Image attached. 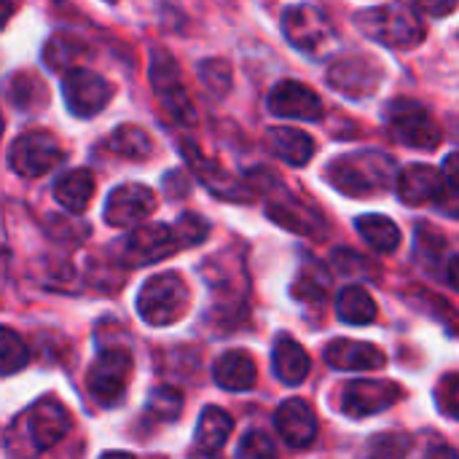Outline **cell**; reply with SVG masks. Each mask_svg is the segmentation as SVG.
I'll return each instance as SVG.
<instances>
[{"instance_id":"1","label":"cell","mask_w":459,"mask_h":459,"mask_svg":"<svg viewBox=\"0 0 459 459\" xmlns=\"http://www.w3.org/2000/svg\"><path fill=\"white\" fill-rule=\"evenodd\" d=\"M328 183L344 196H374L395 183V161L382 151H358L333 159L325 169Z\"/></svg>"},{"instance_id":"2","label":"cell","mask_w":459,"mask_h":459,"mask_svg":"<svg viewBox=\"0 0 459 459\" xmlns=\"http://www.w3.org/2000/svg\"><path fill=\"white\" fill-rule=\"evenodd\" d=\"M355 24L366 38L387 48H414L417 43H422L428 32L422 16L409 3H387V5L366 8L355 16Z\"/></svg>"},{"instance_id":"3","label":"cell","mask_w":459,"mask_h":459,"mask_svg":"<svg viewBox=\"0 0 459 459\" xmlns=\"http://www.w3.org/2000/svg\"><path fill=\"white\" fill-rule=\"evenodd\" d=\"M395 188L403 204L409 207H422L430 202L446 199V212L455 218L457 212V161L446 159L444 172L430 167V164H411L395 178Z\"/></svg>"},{"instance_id":"4","label":"cell","mask_w":459,"mask_h":459,"mask_svg":"<svg viewBox=\"0 0 459 459\" xmlns=\"http://www.w3.org/2000/svg\"><path fill=\"white\" fill-rule=\"evenodd\" d=\"M191 290L178 272H161L145 280L137 293V315L153 328L178 323L188 312Z\"/></svg>"},{"instance_id":"5","label":"cell","mask_w":459,"mask_h":459,"mask_svg":"<svg viewBox=\"0 0 459 459\" xmlns=\"http://www.w3.org/2000/svg\"><path fill=\"white\" fill-rule=\"evenodd\" d=\"M385 118H387V126H390L393 137H398L409 148L433 151L444 140L441 126L433 118V113L425 105L414 102V100H406V97L393 100L387 105V110H385Z\"/></svg>"},{"instance_id":"6","label":"cell","mask_w":459,"mask_h":459,"mask_svg":"<svg viewBox=\"0 0 459 459\" xmlns=\"http://www.w3.org/2000/svg\"><path fill=\"white\" fill-rule=\"evenodd\" d=\"M129 379H132V355L121 347H110L102 350L89 366L86 387L94 403H100L102 409H113L124 401Z\"/></svg>"},{"instance_id":"7","label":"cell","mask_w":459,"mask_h":459,"mask_svg":"<svg viewBox=\"0 0 459 459\" xmlns=\"http://www.w3.org/2000/svg\"><path fill=\"white\" fill-rule=\"evenodd\" d=\"M282 32L293 43V48L309 56H323L325 51H331L336 40V30L331 19L325 16V11L317 5H307V3L290 5L282 13Z\"/></svg>"},{"instance_id":"8","label":"cell","mask_w":459,"mask_h":459,"mask_svg":"<svg viewBox=\"0 0 459 459\" xmlns=\"http://www.w3.org/2000/svg\"><path fill=\"white\" fill-rule=\"evenodd\" d=\"M65 161V148L51 132L30 129L19 134L8 151V164L22 178H40Z\"/></svg>"},{"instance_id":"9","label":"cell","mask_w":459,"mask_h":459,"mask_svg":"<svg viewBox=\"0 0 459 459\" xmlns=\"http://www.w3.org/2000/svg\"><path fill=\"white\" fill-rule=\"evenodd\" d=\"M151 83H153V91H156L164 113L172 121H178V124H194L196 121V110H194V102H191L183 81H180L178 65L161 48L151 54Z\"/></svg>"},{"instance_id":"10","label":"cell","mask_w":459,"mask_h":459,"mask_svg":"<svg viewBox=\"0 0 459 459\" xmlns=\"http://www.w3.org/2000/svg\"><path fill=\"white\" fill-rule=\"evenodd\" d=\"M62 97L73 116L91 118L113 100V86L94 70L73 67L62 81Z\"/></svg>"},{"instance_id":"11","label":"cell","mask_w":459,"mask_h":459,"mask_svg":"<svg viewBox=\"0 0 459 459\" xmlns=\"http://www.w3.org/2000/svg\"><path fill=\"white\" fill-rule=\"evenodd\" d=\"M22 422H24L27 441L35 452H46L56 446L73 428L67 409L56 398H40L38 403H32V409L22 417Z\"/></svg>"},{"instance_id":"12","label":"cell","mask_w":459,"mask_h":459,"mask_svg":"<svg viewBox=\"0 0 459 459\" xmlns=\"http://www.w3.org/2000/svg\"><path fill=\"white\" fill-rule=\"evenodd\" d=\"M178 253V245L172 239L169 226L164 223H148L137 226L118 247V261L124 266H151L156 261L169 258Z\"/></svg>"},{"instance_id":"13","label":"cell","mask_w":459,"mask_h":459,"mask_svg":"<svg viewBox=\"0 0 459 459\" xmlns=\"http://www.w3.org/2000/svg\"><path fill=\"white\" fill-rule=\"evenodd\" d=\"M382 67L379 62L368 56H344L328 67V83L344 94L347 100H366L371 97L382 83Z\"/></svg>"},{"instance_id":"14","label":"cell","mask_w":459,"mask_h":459,"mask_svg":"<svg viewBox=\"0 0 459 459\" xmlns=\"http://www.w3.org/2000/svg\"><path fill=\"white\" fill-rule=\"evenodd\" d=\"M156 210V194L148 186L126 183L110 191L105 202V221L116 229H137Z\"/></svg>"},{"instance_id":"15","label":"cell","mask_w":459,"mask_h":459,"mask_svg":"<svg viewBox=\"0 0 459 459\" xmlns=\"http://www.w3.org/2000/svg\"><path fill=\"white\" fill-rule=\"evenodd\" d=\"M401 398V387L393 382H374V379H358L350 382L342 393V409L347 417L363 420V417H374L382 414L385 409H390L393 403H398Z\"/></svg>"},{"instance_id":"16","label":"cell","mask_w":459,"mask_h":459,"mask_svg":"<svg viewBox=\"0 0 459 459\" xmlns=\"http://www.w3.org/2000/svg\"><path fill=\"white\" fill-rule=\"evenodd\" d=\"M269 110L282 118H301V121H320L325 108L323 100L304 86L301 81H280L266 100Z\"/></svg>"},{"instance_id":"17","label":"cell","mask_w":459,"mask_h":459,"mask_svg":"<svg viewBox=\"0 0 459 459\" xmlns=\"http://www.w3.org/2000/svg\"><path fill=\"white\" fill-rule=\"evenodd\" d=\"M266 194H272L266 212H269V218L274 223H280V226L290 229V231L309 234L315 239H323L325 237V231H328L325 229V221L320 215H315L304 202L293 199L290 191H282L277 183H272V191H266Z\"/></svg>"},{"instance_id":"18","label":"cell","mask_w":459,"mask_h":459,"mask_svg":"<svg viewBox=\"0 0 459 459\" xmlns=\"http://www.w3.org/2000/svg\"><path fill=\"white\" fill-rule=\"evenodd\" d=\"M274 428L280 430L282 441L293 449H307L317 438V417L312 406L301 398H290L277 409Z\"/></svg>"},{"instance_id":"19","label":"cell","mask_w":459,"mask_h":459,"mask_svg":"<svg viewBox=\"0 0 459 459\" xmlns=\"http://www.w3.org/2000/svg\"><path fill=\"white\" fill-rule=\"evenodd\" d=\"M183 148H186V159H188L191 169L196 172V178L202 180V186H204L210 194H215V196H221V199H229V202H250L247 188H245L234 175H229L218 161L204 159L191 143H183Z\"/></svg>"},{"instance_id":"20","label":"cell","mask_w":459,"mask_h":459,"mask_svg":"<svg viewBox=\"0 0 459 459\" xmlns=\"http://www.w3.org/2000/svg\"><path fill=\"white\" fill-rule=\"evenodd\" d=\"M325 363L336 371H374V368H385L387 355L368 342L333 339L325 347Z\"/></svg>"},{"instance_id":"21","label":"cell","mask_w":459,"mask_h":459,"mask_svg":"<svg viewBox=\"0 0 459 459\" xmlns=\"http://www.w3.org/2000/svg\"><path fill=\"white\" fill-rule=\"evenodd\" d=\"M212 379L218 387L231 390V393H245L253 390L258 382V368L255 360L242 352V350H231L226 355H221L212 366Z\"/></svg>"},{"instance_id":"22","label":"cell","mask_w":459,"mask_h":459,"mask_svg":"<svg viewBox=\"0 0 459 459\" xmlns=\"http://www.w3.org/2000/svg\"><path fill=\"white\" fill-rule=\"evenodd\" d=\"M272 363H274V374L280 382L296 387L309 377L312 360L307 355V350L288 333H280L274 339V350H272Z\"/></svg>"},{"instance_id":"23","label":"cell","mask_w":459,"mask_h":459,"mask_svg":"<svg viewBox=\"0 0 459 459\" xmlns=\"http://www.w3.org/2000/svg\"><path fill=\"white\" fill-rule=\"evenodd\" d=\"M266 148L290 167H304L315 153V140L296 126H272L266 132Z\"/></svg>"},{"instance_id":"24","label":"cell","mask_w":459,"mask_h":459,"mask_svg":"<svg viewBox=\"0 0 459 459\" xmlns=\"http://www.w3.org/2000/svg\"><path fill=\"white\" fill-rule=\"evenodd\" d=\"M94 196V175L89 169H70L56 178L54 183V199L73 215L83 212Z\"/></svg>"},{"instance_id":"25","label":"cell","mask_w":459,"mask_h":459,"mask_svg":"<svg viewBox=\"0 0 459 459\" xmlns=\"http://www.w3.org/2000/svg\"><path fill=\"white\" fill-rule=\"evenodd\" d=\"M231 430H234V420L223 409L207 406L202 411V417H199V425H196V446H199V452L218 455L226 446Z\"/></svg>"},{"instance_id":"26","label":"cell","mask_w":459,"mask_h":459,"mask_svg":"<svg viewBox=\"0 0 459 459\" xmlns=\"http://www.w3.org/2000/svg\"><path fill=\"white\" fill-rule=\"evenodd\" d=\"M377 301L363 285H350L336 299V315L347 325H368L377 317Z\"/></svg>"},{"instance_id":"27","label":"cell","mask_w":459,"mask_h":459,"mask_svg":"<svg viewBox=\"0 0 459 459\" xmlns=\"http://www.w3.org/2000/svg\"><path fill=\"white\" fill-rule=\"evenodd\" d=\"M108 145L116 156L121 159H129V161H145L151 159L153 153V140L151 134L143 129V126H134V124H121L110 137H108Z\"/></svg>"},{"instance_id":"28","label":"cell","mask_w":459,"mask_h":459,"mask_svg":"<svg viewBox=\"0 0 459 459\" xmlns=\"http://www.w3.org/2000/svg\"><path fill=\"white\" fill-rule=\"evenodd\" d=\"M355 229L377 253H395L401 245V229L387 215H360L355 221Z\"/></svg>"},{"instance_id":"29","label":"cell","mask_w":459,"mask_h":459,"mask_svg":"<svg viewBox=\"0 0 459 459\" xmlns=\"http://www.w3.org/2000/svg\"><path fill=\"white\" fill-rule=\"evenodd\" d=\"M83 51H86V46H83L81 38H75L70 32H56L43 46V62H46L48 70L62 73V70L73 67L83 56Z\"/></svg>"},{"instance_id":"30","label":"cell","mask_w":459,"mask_h":459,"mask_svg":"<svg viewBox=\"0 0 459 459\" xmlns=\"http://www.w3.org/2000/svg\"><path fill=\"white\" fill-rule=\"evenodd\" d=\"M328 290H331V277L328 272L320 266V264H307L299 277H296V285H293V296L301 301V304H323L328 299Z\"/></svg>"},{"instance_id":"31","label":"cell","mask_w":459,"mask_h":459,"mask_svg":"<svg viewBox=\"0 0 459 459\" xmlns=\"http://www.w3.org/2000/svg\"><path fill=\"white\" fill-rule=\"evenodd\" d=\"M411 436L409 433H379L374 436L358 459H406L411 452Z\"/></svg>"},{"instance_id":"32","label":"cell","mask_w":459,"mask_h":459,"mask_svg":"<svg viewBox=\"0 0 459 459\" xmlns=\"http://www.w3.org/2000/svg\"><path fill=\"white\" fill-rule=\"evenodd\" d=\"M27 360H30V350H27L24 339L16 331L0 325V377L22 371L27 366Z\"/></svg>"},{"instance_id":"33","label":"cell","mask_w":459,"mask_h":459,"mask_svg":"<svg viewBox=\"0 0 459 459\" xmlns=\"http://www.w3.org/2000/svg\"><path fill=\"white\" fill-rule=\"evenodd\" d=\"M183 411V393L178 387H153L148 395V414L159 422H175Z\"/></svg>"},{"instance_id":"34","label":"cell","mask_w":459,"mask_h":459,"mask_svg":"<svg viewBox=\"0 0 459 459\" xmlns=\"http://www.w3.org/2000/svg\"><path fill=\"white\" fill-rule=\"evenodd\" d=\"M169 231H172V239H175V245L180 250V247H194V245L204 242L207 234H210V223L202 215H196V212H183L169 226Z\"/></svg>"},{"instance_id":"35","label":"cell","mask_w":459,"mask_h":459,"mask_svg":"<svg viewBox=\"0 0 459 459\" xmlns=\"http://www.w3.org/2000/svg\"><path fill=\"white\" fill-rule=\"evenodd\" d=\"M8 94H19L24 91V102H22V110H30V108H38L43 100H46V89H43V81L32 73H16L5 89Z\"/></svg>"},{"instance_id":"36","label":"cell","mask_w":459,"mask_h":459,"mask_svg":"<svg viewBox=\"0 0 459 459\" xmlns=\"http://www.w3.org/2000/svg\"><path fill=\"white\" fill-rule=\"evenodd\" d=\"M199 78L212 94H226L231 86V67L223 59H207L199 65Z\"/></svg>"},{"instance_id":"37","label":"cell","mask_w":459,"mask_h":459,"mask_svg":"<svg viewBox=\"0 0 459 459\" xmlns=\"http://www.w3.org/2000/svg\"><path fill=\"white\" fill-rule=\"evenodd\" d=\"M239 459H280L277 457V446L274 441L261 433V430H250L242 444H239Z\"/></svg>"},{"instance_id":"38","label":"cell","mask_w":459,"mask_h":459,"mask_svg":"<svg viewBox=\"0 0 459 459\" xmlns=\"http://www.w3.org/2000/svg\"><path fill=\"white\" fill-rule=\"evenodd\" d=\"M444 247H446V242H444V234L441 231H433L428 223H422L417 229V250L422 253V258L436 261V255L441 258Z\"/></svg>"},{"instance_id":"39","label":"cell","mask_w":459,"mask_h":459,"mask_svg":"<svg viewBox=\"0 0 459 459\" xmlns=\"http://www.w3.org/2000/svg\"><path fill=\"white\" fill-rule=\"evenodd\" d=\"M438 406L446 411V417H457V406H459V387H457V374H449L441 387H438Z\"/></svg>"},{"instance_id":"40","label":"cell","mask_w":459,"mask_h":459,"mask_svg":"<svg viewBox=\"0 0 459 459\" xmlns=\"http://www.w3.org/2000/svg\"><path fill=\"white\" fill-rule=\"evenodd\" d=\"M457 8V3H428V0H420V3H414V11L420 13H433V16H446V13H452Z\"/></svg>"},{"instance_id":"41","label":"cell","mask_w":459,"mask_h":459,"mask_svg":"<svg viewBox=\"0 0 459 459\" xmlns=\"http://www.w3.org/2000/svg\"><path fill=\"white\" fill-rule=\"evenodd\" d=\"M13 13V5H8V3H0V30H3V24L8 22V16Z\"/></svg>"},{"instance_id":"42","label":"cell","mask_w":459,"mask_h":459,"mask_svg":"<svg viewBox=\"0 0 459 459\" xmlns=\"http://www.w3.org/2000/svg\"><path fill=\"white\" fill-rule=\"evenodd\" d=\"M188 459H223V457H221V455H212V452H199V449H196V452H194Z\"/></svg>"},{"instance_id":"43","label":"cell","mask_w":459,"mask_h":459,"mask_svg":"<svg viewBox=\"0 0 459 459\" xmlns=\"http://www.w3.org/2000/svg\"><path fill=\"white\" fill-rule=\"evenodd\" d=\"M100 459H134L132 455H126V452H108V455H102Z\"/></svg>"},{"instance_id":"44","label":"cell","mask_w":459,"mask_h":459,"mask_svg":"<svg viewBox=\"0 0 459 459\" xmlns=\"http://www.w3.org/2000/svg\"><path fill=\"white\" fill-rule=\"evenodd\" d=\"M0 134H3V116H0Z\"/></svg>"}]
</instances>
